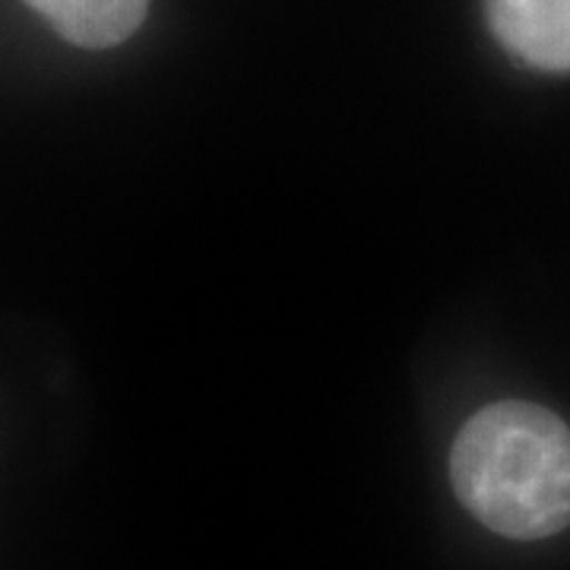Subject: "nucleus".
I'll list each match as a JSON object with an SVG mask.
<instances>
[{
    "instance_id": "nucleus-3",
    "label": "nucleus",
    "mask_w": 570,
    "mask_h": 570,
    "mask_svg": "<svg viewBox=\"0 0 570 570\" xmlns=\"http://www.w3.org/2000/svg\"><path fill=\"white\" fill-rule=\"evenodd\" d=\"M55 32L80 48H111L130 39L146 20L149 0H26Z\"/></svg>"
},
{
    "instance_id": "nucleus-1",
    "label": "nucleus",
    "mask_w": 570,
    "mask_h": 570,
    "mask_svg": "<svg viewBox=\"0 0 570 570\" xmlns=\"http://www.w3.org/2000/svg\"><path fill=\"white\" fill-rule=\"evenodd\" d=\"M450 482L489 530L532 542L570 527V428L532 403L475 412L450 453Z\"/></svg>"
},
{
    "instance_id": "nucleus-2",
    "label": "nucleus",
    "mask_w": 570,
    "mask_h": 570,
    "mask_svg": "<svg viewBox=\"0 0 570 570\" xmlns=\"http://www.w3.org/2000/svg\"><path fill=\"white\" fill-rule=\"evenodd\" d=\"M494 39L517 61L570 73V0H485Z\"/></svg>"
}]
</instances>
